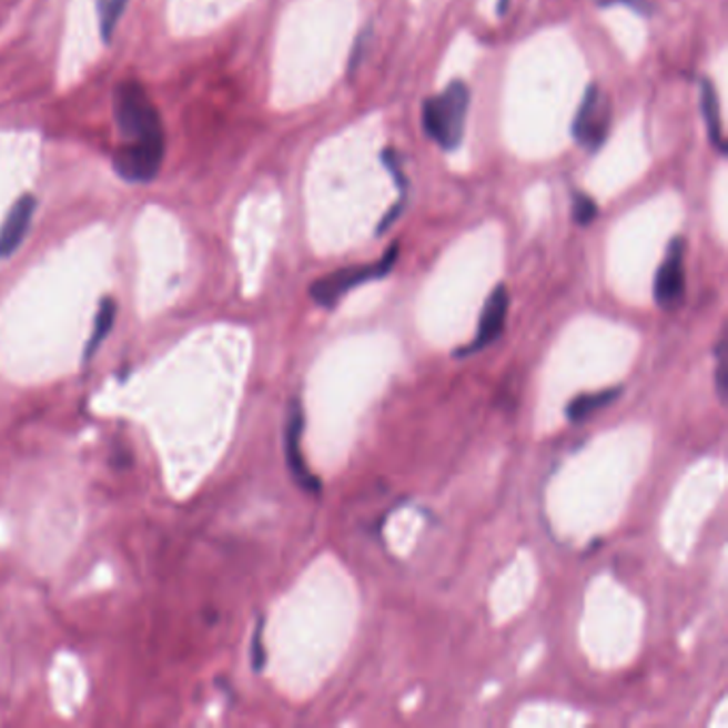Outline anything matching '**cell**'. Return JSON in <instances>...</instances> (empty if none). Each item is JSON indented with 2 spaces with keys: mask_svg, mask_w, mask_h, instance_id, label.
Listing matches in <instances>:
<instances>
[{
  "mask_svg": "<svg viewBox=\"0 0 728 728\" xmlns=\"http://www.w3.org/2000/svg\"><path fill=\"white\" fill-rule=\"evenodd\" d=\"M113 120L124 143L163 148L165 129L161 113L138 82H122L113 90Z\"/></svg>",
  "mask_w": 728,
  "mask_h": 728,
  "instance_id": "6da1fadb",
  "label": "cell"
},
{
  "mask_svg": "<svg viewBox=\"0 0 728 728\" xmlns=\"http://www.w3.org/2000/svg\"><path fill=\"white\" fill-rule=\"evenodd\" d=\"M471 110V88L455 80L441 92L425 99L421 108V127L425 135L445 152L462 145L466 133V120Z\"/></svg>",
  "mask_w": 728,
  "mask_h": 728,
  "instance_id": "7a4b0ae2",
  "label": "cell"
},
{
  "mask_svg": "<svg viewBox=\"0 0 728 728\" xmlns=\"http://www.w3.org/2000/svg\"><path fill=\"white\" fill-rule=\"evenodd\" d=\"M400 246L392 244L385 254L376 263L365 265H348L336 270L318 281L310 284V297L321 309H336L344 295H348L353 289L362 286L365 282L381 281L392 274L393 265L397 263Z\"/></svg>",
  "mask_w": 728,
  "mask_h": 728,
  "instance_id": "3957f363",
  "label": "cell"
},
{
  "mask_svg": "<svg viewBox=\"0 0 728 728\" xmlns=\"http://www.w3.org/2000/svg\"><path fill=\"white\" fill-rule=\"evenodd\" d=\"M609 131L611 101L598 85L589 84L573 120V140L588 152H598L609 138Z\"/></svg>",
  "mask_w": 728,
  "mask_h": 728,
  "instance_id": "277c9868",
  "label": "cell"
},
{
  "mask_svg": "<svg viewBox=\"0 0 728 728\" xmlns=\"http://www.w3.org/2000/svg\"><path fill=\"white\" fill-rule=\"evenodd\" d=\"M304 427H306V415H304V406L300 400H293L289 404L286 411V423H284V457H286V466L289 473L295 478V483L309 492L318 496L323 492V483L318 476L310 473L309 464L304 459V451H302V436H304Z\"/></svg>",
  "mask_w": 728,
  "mask_h": 728,
  "instance_id": "5b68a950",
  "label": "cell"
},
{
  "mask_svg": "<svg viewBox=\"0 0 728 728\" xmlns=\"http://www.w3.org/2000/svg\"><path fill=\"white\" fill-rule=\"evenodd\" d=\"M686 295V242L673 237L654 279V300L660 309L681 306Z\"/></svg>",
  "mask_w": 728,
  "mask_h": 728,
  "instance_id": "8992f818",
  "label": "cell"
},
{
  "mask_svg": "<svg viewBox=\"0 0 728 728\" xmlns=\"http://www.w3.org/2000/svg\"><path fill=\"white\" fill-rule=\"evenodd\" d=\"M508 306H510V295L506 284H498L489 297L485 300V306L481 310L478 316V327H476L475 337L468 346H462L457 353V357H468L481 353L483 348H487L489 344H494L498 337L505 334L506 316H508Z\"/></svg>",
  "mask_w": 728,
  "mask_h": 728,
  "instance_id": "52a82bcc",
  "label": "cell"
},
{
  "mask_svg": "<svg viewBox=\"0 0 728 728\" xmlns=\"http://www.w3.org/2000/svg\"><path fill=\"white\" fill-rule=\"evenodd\" d=\"M165 159L163 148H148V145H133V143H122L113 152L112 165L113 171L133 184H143L150 182L159 175L161 165Z\"/></svg>",
  "mask_w": 728,
  "mask_h": 728,
  "instance_id": "ba28073f",
  "label": "cell"
},
{
  "mask_svg": "<svg viewBox=\"0 0 728 728\" xmlns=\"http://www.w3.org/2000/svg\"><path fill=\"white\" fill-rule=\"evenodd\" d=\"M37 210V199L32 195H22L9 208L4 221L0 224V259H9L11 254L22 246L29 233L32 216Z\"/></svg>",
  "mask_w": 728,
  "mask_h": 728,
  "instance_id": "9c48e42d",
  "label": "cell"
},
{
  "mask_svg": "<svg viewBox=\"0 0 728 728\" xmlns=\"http://www.w3.org/2000/svg\"><path fill=\"white\" fill-rule=\"evenodd\" d=\"M700 112H702L709 143L725 156L728 152V145L727 140H725V131H722L720 99H718L716 85L711 84L709 80H700Z\"/></svg>",
  "mask_w": 728,
  "mask_h": 728,
  "instance_id": "30bf717a",
  "label": "cell"
},
{
  "mask_svg": "<svg viewBox=\"0 0 728 728\" xmlns=\"http://www.w3.org/2000/svg\"><path fill=\"white\" fill-rule=\"evenodd\" d=\"M621 393H624L621 387H609V390H603V392L582 393V395H577L568 402L566 417L570 423H584L592 415H596L598 411L611 406L616 400L621 397Z\"/></svg>",
  "mask_w": 728,
  "mask_h": 728,
  "instance_id": "8fae6325",
  "label": "cell"
},
{
  "mask_svg": "<svg viewBox=\"0 0 728 728\" xmlns=\"http://www.w3.org/2000/svg\"><path fill=\"white\" fill-rule=\"evenodd\" d=\"M115 314H118V304L113 302L112 297H103L101 304H99V310H97V316H94L92 334H90L88 342H85V362L99 351V346L105 342V337L110 336V332L113 330V323H115Z\"/></svg>",
  "mask_w": 728,
  "mask_h": 728,
  "instance_id": "7c38bea8",
  "label": "cell"
},
{
  "mask_svg": "<svg viewBox=\"0 0 728 728\" xmlns=\"http://www.w3.org/2000/svg\"><path fill=\"white\" fill-rule=\"evenodd\" d=\"M129 0H97V16H99V30H101V39L105 43L112 41L115 27L127 9Z\"/></svg>",
  "mask_w": 728,
  "mask_h": 728,
  "instance_id": "4fadbf2b",
  "label": "cell"
},
{
  "mask_svg": "<svg viewBox=\"0 0 728 728\" xmlns=\"http://www.w3.org/2000/svg\"><path fill=\"white\" fill-rule=\"evenodd\" d=\"M598 216V205L592 196L575 191L573 193V221L579 226H589Z\"/></svg>",
  "mask_w": 728,
  "mask_h": 728,
  "instance_id": "5bb4252c",
  "label": "cell"
},
{
  "mask_svg": "<svg viewBox=\"0 0 728 728\" xmlns=\"http://www.w3.org/2000/svg\"><path fill=\"white\" fill-rule=\"evenodd\" d=\"M716 390H718V395H720V402L725 404L727 402V336L722 334L718 344H716Z\"/></svg>",
  "mask_w": 728,
  "mask_h": 728,
  "instance_id": "9a60e30c",
  "label": "cell"
},
{
  "mask_svg": "<svg viewBox=\"0 0 728 728\" xmlns=\"http://www.w3.org/2000/svg\"><path fill=\"white\" fill-rule=\"evenodd\" d=\"M251 663H253L254 673L263 671V667L267 663V651H265V645H263V617L254 626L253 644H251Z\"/></svg>",
  "mask_w": 728,
  "mask_h": 728,
  "instance_id": "2e32d148",
  "label": "cell"
},
{
  "mask_svg": "<svg viewBox=\"0 0 728 728\" xmlns=\"http://www.w3.org/2000/svg\"><path fill=\"white\" fill-rule=\"evenodd\" d=\"M598 7H616V4H624L628 9H633L635 13H641V16H651L654 13V4L651 0H596Z\"/></svg>",
  "mask_w": 728,
  "mask_h": 728,
  "instance_id": "e0dca14e",
  "label": "cell"
},
{
  "mask_svg": "<svg viewBox=\"0 0 728 728\" xmlns=\"http://www.w3.org/2000/svg\"><path fill=\"white\" fill-rule=\"evenodd\" d=\"M365 43H367V34L364 32V34H360V39H357V43H355V48H353V54H351V71H355L357 64H360V60L364 58Z\"/></svg>",
  "mask_w": 728,
  "mask_h": 728,
  "instance_id": "ac0fdd59",
  "label": "cell"
},
{
  "mask_svg": "<svg viewBox=\"0 0 728 728\" xmlns=\"http://www.w3.org/2000/svg\"><path fill=\"white\" fill-rule=\"evenodd\" d=\"M508 2L510 0H498V16H505L506 11H508Z\"/></svg>",
  "mask_w": 728,
  "mask_h": 728,
  "instance_id": "d6986e66",
  "label": "cell"
}]
</instances>
